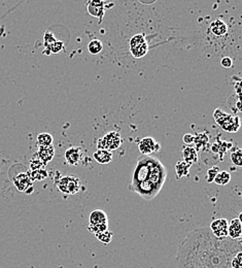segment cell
Segmentation results:
<instances>
[{"label":"cell","instance_id":"obj_2","mask_svg":"<svg viewBox=\"0 0 242 268\" xmlns=\"http://www.w3.org/2000/svg\"><path fill=\"white\" fill-rule=\"evenodd\" d=\"M166 169L158 159L152 165L148 178L135 186H130L131 191L139 194L146 200H152L161 191L166 181Z\"/></svg>","mask_w":242,"mask_h":268},{"label":"cell","instance_id":"obj_21","mask_svg":"<svg viewBox=\"0 0 242 268\" xmlns=\"http://www.w3.org/2000/svg\"><path fill=\"white\" fill-rule=\"evenodd\" d=\"M230 181H231V174H230V172H228L226 170L219 171L213 180V182L219 186H226L230 183Z\"/></svg>","mask_w":242,"mask_h":268},{"label":"cell","instance_id":"obj_4","mask_svg":"<svg viewBox=\"0 0 242 268\" xmlns=\"http://www.w3.org/2000/svg\"><path fill=\"white\" fill-rule=\"evenodd\" d=\"M122 144V137L120 134L116 131H110L105 134L102 138H99L97 141V148L98 150H107L113 151L120 147Z\"/></svg>","mask_w":242,"mask_h":268},{"label":"cell","instance_id":"obj_13","mask_svg":"<svg viewBox=\"0 0 242 268\" xmlns=\"http://www.w3.org/2000/svg\"><path fill=\"white\" fill-rule=\"evenodd\" d=\"M37 157L45 165L48 164L49 162H51L55 157V148H54L53 144L52 146H48V147H39Z\"/></svg>","mask_w":242,"mask_h":268},{"label":"cell","instance_id":"obj_23","mask_svg":"<svg viewBox=\"0 0 242 268\" xmlns=\"http://www.w3.org/2000/svg\"><path fill=\"white\" fill-rule=\"evenodd\" d=\"M88 230L95 235L102 233L106 230H108V224H99V225H89Z\"/></svg>","mask_w":242,"mask_h":268},{"label":"cell","instance_id":"obj_17","mask_svg":"<svg viewBox=\"0 0 242 268\" xmlns=\"http://www.w3.org/2000/svg\"><path fill=\"white\" fill-rule=\"evenodd\" d=\"M190 168H191V164H189L185 161H178L175 164V172H176L177 178L184 177V176H189Z\"/></svg>","mask_w":242,"mask_h":268},{"label":"cell","instance_id":"obj_14","mask_svg":"<svg viewBox=\"0 0 242 268\" xmlns=\"http://www.w3.org/2000/svg\"><path fill=\"white\" fill-rule=\"evenodd\" d=\"M89 225H99V224H108V218L104 211L95 210L91 213Z\"/></svg>","mask_w":242,"mask_h":268},{"label":"cell","instance_id":"obj_16","mask_svg":"<svg viewBox=\"0 0 242 268\" xmlns=\"http://www.w3.org/2000/svg\"><path fill=\"white\" fill-rule=\"evenodd\" d=\"M93 158L97 163L105 165L112 161V154L107 150H97L93 154Z\"/></svg>","mask_w":242,"mask_h":268},{"label":"cell","instance_id":"obj_32","mask_svg":"<svg viewBox=\"0 0 242 268\" xmlns=\"http://www.w3.org/2000/svg\"><path fill=\"white\" fill-rule=\"evenodd\" d=\"M220 65L224 68H231L233 65V61L230 57H224L220 60Z\"/></svg>","mask_w":242,"mask_h":268},{"label":"cell","instance_id":"obj_5","mask_svg":"<svg viewBox=\"0 0 242 268\" xmlns=\"http://www.w3.org/2000/svg\"><path fill=\"white\" fill-rule=\"evenodd\" d=\"M130 52L134 58H143L149 52L148 41L144 34H136L130 39Z\"/></svg>","mask_w":242,"mask_h":268},{"label":"cell","instance_id":"obj_28","mask_svg":"<svg viewBox=\"0 0 242 268\" xmlns=\"http://www.w3.org/2000/svg\"><path fill=\"white\" fill-rule=\"evenodd\" d=\"M208 141V136L205 134V133H198L195 138H194V142L196 144L197 148H200V147H203L204 144H206Z\"/></svg>","mask_w":242,"mask_h":268},{"label":"cell","instance_id":"obj_3","mask_svg":"<svg viewBox=\"0 0 242 268\" xmlns=\"http://www.w3.org/2000/svg\"><path fill=\"white\" fill-rule=\"evenodd\" d=\"M214 120L221 128L230 133L236 132L240 127V120L238 117L225 114L220 110H216L214 112Z\"/></svg>","mask_w":242,"mask_h":268},{"label":"cell","instance_id":"obj_26","mask_svg":"<svg viewBox=\"0 0 242 268\" xmlns=\"http://www.w3.org/2000/svg\"><path fill=\"white\" fill-rule=\"evenodd\" d=\"M45 166V164L40 161V159L36 156L34 158H32L29 162V167H30V170L31 171H34V170H38V169H43Z\"/></svg>","mask_w":242,"mask_h":268},{"label":"cell","instance_id":"obj_1","mask_svg":"<svg viewBox=\"0 0 242 268\" xmlns=\"http://www.w3.org/2000/svg\"><path fill=\"white\" fill-rule=\"evenodd\" d=\"M241 240L216 239L209 227L189 232L177 245L176 268H231L233 257L242 252Z\"/></svg>","mask_w":242,"mask_h":268},{"label":"cell","instance_id":"obj_18","mask_svg":"<svg viewBox=\"0 0 242 268\" xmlns=\"http://www.w3.org/2000/svg\"><path fill=\"white\" fill-rule=\"evenodd\" d=\"M183 156H184V161L189 163V164H193L196 163L198 160V153L197 150L194 147L188 146L184 149L183 151Z\"/></svg>","mask_w":242,"mask_h":268},{"label":"cell","instance_id":"obj_10","mask_svg":"<svg viewBox=\"0 0 242 268\" xmlns=\"http://www.w3.org/2000/svg\"><path fill=\"white\" fill-rule=\"evenodd\" d=\"M83 159V150L79 147H71L68 148L65 152V160L66 162L71 165V166H76L80 163Z\"/></svg>","mask_w":242,"mask_h":268},{"label":"cell","instance_id":"obj_20","mask_svg":"<svg viewBox=\"0 0 242 268\" xmlns=\"http://www.w3.org/2000/svg\"><path fill=\"white\" fill-rule=\"evenodd\" d=\"M102 50H103L102 41H100L99 39H92L88 44V51L91 55H98L99 53L102 52Z\"/></svg>","mask_w":242,"mask_h":268},{"label":"cell","instance_id":"obj_30","mask_svg":"<svg viewBox=\"0 0 242 268\" xmlns=\"http://www.w3.org/2000/svg\"><path fill=\"white\" fill-rule=\"evenodd\" d=\"M56 40L57 39L55 38V36H54L53 33L49 32V31L45 33V35H44V44H45V47H48V46L54 44Z\"/></svg>","mask_w":242,"mask_h":268},{"label":"cell","instance_id":"obj_24","mask_svg":"<svg viewBox=\"0 0 242 268\" xmlns=\"http://www.w3.org/2000/svg\"><path fill=\"white\" fill-rule=\"evenodd\" d=\"M95 237L100 241V242H102L104 244H108L109 242H111L112 240V232L108 229L102 233H100V234H97L95 235Z\"/></svg>","mask_w":242,"mask_h":268},{"label":"cell","instance_id":"obj_12","mask_svg":"<svg viewBox=\"0 0 242 268\" xmlns=\"http://www.w3.org/2000/svg\"><path fill=\"white\" fill-rule=\"evenodd\" d=\"M88 13L94 17L102 19L104 16V3L102 2H89L87 3Z\"/></svg>","mask_w":242,"mask_h":268},{"label":"cell","instance_id":"obj_9","mask_svg":"<svg viewBox=\"0 0 242 268\" xmlns=\"http://www.w3.org/2000/svg\"><path fill=\"white\" fill-rule=\"evenodd\" d=\"M14 184L16 186V188L18 189V191L26 192L28 189L32 188L33 182L31 181L29 173L21 172L14 178Z\"/></svg>","mask_w":242,"mask_h":268},{"label":"cell","instance_id":"obj_25","mask_svg":"<svg viewBox=\"0 0 242 268\" xmlns=\"http://www.w3.org/2000/svg\"><path fill=\"white\" fill-rule=\"evenodd\" d=\"M231 161L233 162L234 165L240 167L242 166V152L241 149H236L232 154H231Z\"/></svg>","mask_w":242,"mask_h":268},{"label":"cell","instance_id":"obj_29","mask_svg":"<svg viewBox=\"0 0 242 268\" xmlns=\"http://www.w3.org/2000/svg\"><path fill=\"white\" fill-rule=\"evenodd\" d=\"M241 260H242V252L236 254L233 257V259L231 260V268H242Z\"/></svg>","mask_w":242,"mask_h":268},{"label":"cell","instance_id":"obj_19","mask_svg":"<svg viewBox=\"0 0 242 268\" xmlns=\"http://www.w3.org/2000/svg\"><path fill=\"white\" fill-rule=\"evenodd\" d=\"M54 141L53 135L48 133V132H43V133H39L37 135V143L39 147H48V146H52Z\"/></svg>","mask_w":242,"mask_h":268},{"label":"cell","instance_id":"obj_27","mask_svg":"<svg viewBox=\"0 0 242 268\" xmlns=\"http://www.w3.org/2000/svg\"><path fill=\"white\" fill-rule=\"evenodd\" d=\"M47 50H49L51 53L53 54H57L59 52H61L64 49V44L63 41H60V40H56L54 44L46 47Z\"/></svg>","mask_w":242,"mask_h":268},{"label":"cell","instance_id":"obj_15","mask_svg":"<svg viewBox=\"0 0 242 268\" xmlns=\"http://www.w3.org/2000/svg\"><path fill=\"white\" fill-rule=\"evenodd\" d=\"M210 31L214 36H224L228 32V26L224 21L215 20L210 24Z\"/></svg>","mask_w":242,"mask_h":268},{"label":"cell","instance_id":"obj_6","mask_svg":"<svg viewBox=\"0 0 242 268\" xmlns=\"http://www.w3.org/2000/svg\"><path fill=\"white\" fill-rule=\"evenodd\" d=\"M57 187L60 192L67 195H74L80 189V182L79 178L76 176L66 175L58 181Z\"/></svg>","mask_w":242,"mask_h":268},{"label":"cell","instance_id":"obj_8","mask_svg":"<svg viewBox=\"0 0 242 268\" xmlns=\"http://www.w3.org/2000/svg\"><path fill=\"white\" fill-rule=\"evenodd\" d=\"M160 148H161L160 143H158L156 139L153 137H145L138 143V149L140 153L146 156H149L152 153L158 152Z\"/></svg>","mask_w":242,"mask_h":268},{"label":"cell","instance_id":"obj_33","mask_svg":"<svg viewBox=\"0 0 242 268\" xmlns=\"http://www.w3.org/2000/svg\"><path fill=\"white\" fill-rule=\"evenodd\" d=\"M194 138H195V136H194L193 134L187 133V134H185V135H184V137H183V140H184V142H185V143H187V144H189V146H190V144H192V143L194 142Z\"/></svg>","mask_w":242,"mask_h":268},{"label":"cell","instance_id":"obj_31","mask_svg":"<svg viewBox=\"0 0 242 268\" xmlns=\"http://www.w3.org/2000/svg\"><path fill=\"white\" fill-rule=\"evenodd\" d=\"M219 171H220V170H219V168H218L217 166H212L211 168H209L208 171H207V182H208V183H212L213 180H214V177H215V175H216Z\"/></svg>","mask_w":242,"mask_h":268},{"label":"cell","instance_id":"obj_11","mask_svg":"<svg viewBox=\"0 0 242 268\" xmlns=\"http://www.w3.org/2000/svg\"><path fill=\"white\" fill-rule=\"evenodd\" d=\"M242 223L239 218L233 219L228 223V237L232 240H241Z\"/></svg>","mask_w":242,"mask_h":268},{"label":"cell","instance_id":"obj_22","mask_svg":"<svg viewBox=\"0 0 242 268\" xmlns=\"http://www.w3.org/2000/svg\"><path fill=\"white\" fill-rule=\"evenodd\" d=\"M48 171L46 169H38V170H34L31 171L29 173V176L31 178L32 182H40V181H44L48 177Z\"/></svg>","mask_w":242,"mask_h":268},{"label":"cell","instance_id":"obj_7","mask_svg":"<svg viewBox=\"0 0 242 268\" xmlns=\"http://www.w3.org/2000/svg\"><path fill=\"white\" fill-rule=\"evenodd\" d=\"M228 223L226 219H217L211 222L209 229L216 239L223 240L228 237Z\"/></svg>","mask_w":242,"mask_h":268}]
</instances>
